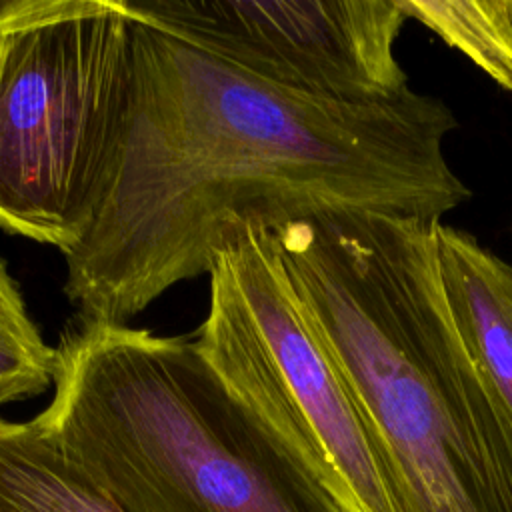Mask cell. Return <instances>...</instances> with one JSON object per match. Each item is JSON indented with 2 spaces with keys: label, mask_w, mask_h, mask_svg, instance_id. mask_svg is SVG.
I'll list each match as a JSON object with an SVG mask.
<instances>
[{
  "label": "cell",
  "mask_w": 512,
  "mask_h": 512,
  "mask_svg": "<svg viewBox=\"0 0 512 512\" xmlns=\"http://www.w3.org/2000/svg\"><path fill=\"white\" fill-rule=\"evenodd\" d=\"M132 18L122 136L92 222L64 256L82 322L126 324L210 274L246 228L342 212L442 222L470 198L444 154L456 120L440 98L410 88L352 102L284 88Z\"/></svg>",
  "instance_id": "cell-1"
},
{
  "label": "cell",
  "mask_w": 512,
  "mask_h": 512,
  "mask_svg": "<svg viewBox=\"0 0 512 512\" xmlns=\"http://www.w3.org/2000/svg\"><path fill=\"white\" fill-rule=\"evenodd\" d=\"M438 222L342 212L270 230L412 512H512V422L452 314Z\"/></svg>",
  "instance_id": "cell-2"
},
{
  "label": "cell",
  "mask_w": 512,
  "mask_h": 512,
  "mask_svg": "<svg viewBox=\"0 0 512 512\" xmlns=\"http://www.w3.org/2000/svg\"><path fill=\"white\" fill-rule=\"evenodd\" d=\"M34 416L122 512H352L312 436L272 422L196 342L82 322Z\"/></svg>",
  "instance_id": "cell-3"
},
{
  "label": "cell",
  "mask_w": 512,
  "mask_h": 512,
  "mask_svg": "<svg viewBox=\"0 0 512 512\" xmlns=\"http://www.w3.org/2000/svg\"><path fill=\"white\" fill-rule=\"evenodd\" d=\"M134 18L120 0H0V228L66 256L128 114Z\"/></svg>",
  "instance_id": "cell-4"
},
{
  "label": "cell",
  "mask_w": 512,
  "mask_h": 512,
  "mask_svg": "<svg viewBox=\"0 0 512 512\" xmlns=\"http://www.w3.org/2000/svg\"><path fill=\"white\" fill-rule=\"evenodd\" d=\"M194 340L216 372L272 422L314 438L352 512H412L386 450L316 336L274 236L246 228L210 270Z\"/></svg>",
  "instance_id": "cell-5"
},
{
  "label": "cell",
  "mask_w": 512,
  "mask_h": 512,
  "mask_svg": "<svg viewBox=\"0 0 512 512\" xmlns=\"http://www.w3.org/2000/svg\"><path fill=\"white\" fill-rule=\"evenodd\" d=\"M128 14L272 84L352 102L410 90L400 0H122Z\"/></svg>",
  "instance_id": "cell-6"
},
{
  "label": "cell",
  "mask_w": 512,
  "mask_h": 512,
  "mask_svg": "<svg viewBox=\"0 0 512 512\" xmlns=\"http://www.w3.org/2000/svg\"><path fill=\"white\" fill-rule=\"evenodd\" d=\"M436 238L456 324L512 422V264L450 224Z\"/></svg>",
  "instance_id": "cell-7"
},
{
  "label": "cell",
  "mask_w": 512,
  "mask_h": 512,
  "mask_svg": "<svg viewBox=\"0 0 512 512\" xmlns=\"http://www.w3.org/2000/svg\"><path fill=\"white\" fill-rule=\"evenodd\" d=\"M0 512H122L36 420L0 416Z\"/></svg>",
  "instance_id": "cell-8"
},
{
  "label": "cell",
  "mask_w": 512,
  "mask_h": 512,
  "mask_svg": "<svg viewBox=\"0 0 512 512\" xmlns=\"http://www.w3.org/2000/svg\"><path fill=\"white\" fill-rule=\"evenodd\" d=\"M418 20L512 92V0H400Z\"/></svg>",
  "instance_id": "cell-9"
},
{
  "label": "cell",
  "mask_w": 512,
  "mask_h": 512,
  "mask_svg": "<svg viewBox=\"0 0 512 512\" xmlns=\"http://www.w3.org/2000/svg\"><path fill=\"white\" fill-rule=\"evenodd\" d=\"M56 368L58 350L40 334L18 284L0 260V406L46 392Z\"/></svg>",
  "instance_id": "cell-10"
}]
</instances>
